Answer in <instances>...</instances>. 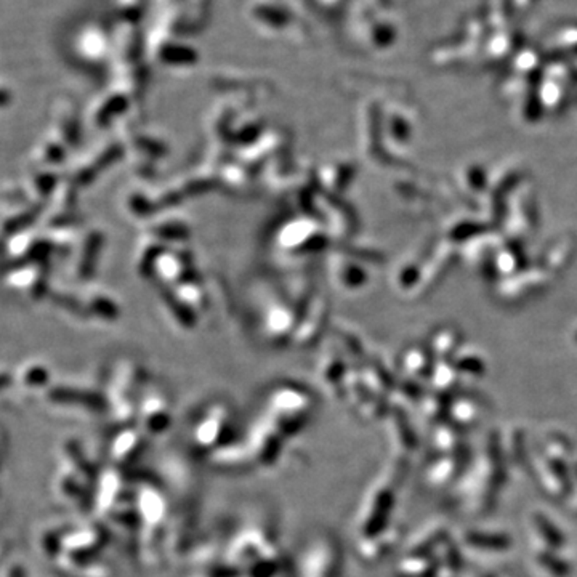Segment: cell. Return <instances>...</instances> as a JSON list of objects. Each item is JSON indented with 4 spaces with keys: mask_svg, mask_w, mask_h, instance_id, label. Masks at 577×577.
Returning a JSON list of instances; mask_svg holds the SVG:
<instances>
[{
    "mask_svg": "<svg viewBox=\"0 0 577 577\" xmlns=\"http://www.w3.org/2000/svg\"><path fill=\"white\" fill-rule=\"evenodd\" d=\"M468 542L480 549H505L508 547V539L505 535H486V534H472Z\"/></svg>",
    "mask_w": 577,
    "mask_h": 577,
    "instance_id": "1",
    "label": "cell"
},
{
    "mask_svg": "<svg viewBox=\"0 0 577 577\" xmlns=\"http://www.w3.org/2000/svg\"><path fill=\"white\" fill-rule=\"evenodd\" d=\"M535 524H537V529L540 531V534L544 535L545 540H547L552 547L558 549L563 545V537H561L560 531L555 529L553 524H550L547 518L542 517V515H537V517H535Z\"/></svg>",
    "mask_w": 577,
    "mask_h": 577,
    "instance_id": "2",
    "label": "cell"
},
{
    "mask_svg": "<svg viewBox=\"0 0 577 577\" xmlns=\"http://www.w3.org/2000/svg\"><path fill=\"white\" fill-rule=\"evenodd\" d=\"M539 560L542 561L545 568H549V569L552 571V573H553V574H556V576H563V574L568 573V568H566V563L563 565V561L556 560L555 556H550V555H540V558H539Z\"/></svg>",
    "mask_w": 577,
    "mask_h": 577,
    "instance_id": "3",
    "label": "cell"
}]
</instances>
